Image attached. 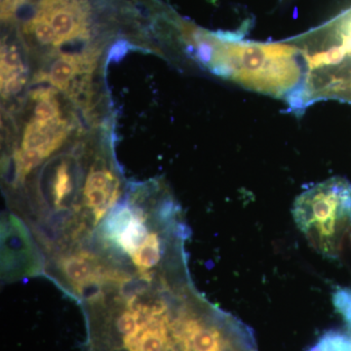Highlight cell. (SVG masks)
<instances>
[{"instance_id": "obj_6", "label": "cell", "mask_w": 351, "mask_h": 351, "mask_svg": "<svg viewBox=\"0 0 351 351\" xmlns=\"http://www.w3.org/2000/svg\"><path fill=\"white\" fill-rule=\"evenodd\" d=\"M308 351H351V332H327Z\"/></svg>"}, {"instance_id": "obj_9", "label": "cell", "mask_w": 351, "mask_h": 351, "mask_svg": "<svg viewBox=\"0 0 351 351\" xmlns=\"http://www.w3.org/2000/svg\"><path fill=\"white\" fill-rule=\"evenodd\" d=\"M334 302L351 332V295H348V293L346 294V293L339 292L335 295Z\"/></svg>"}, {"instance_id": "obj_12", "label": "cell", "mask_w": 351, "mask_h": 351, "mask_svg": "<svg viewBox=\"0 0 351 351\" xmlns=\"http://www.w3.org/2000/svg\"><path fill=\"white\" fill-rule=\"evenodd\" d=\"M55 92L53 90L50 89H40L38 90V91L34 92L32 93V97L34 99H36V101H48L52 100L53 96H54Z\"/></svg>"}, {"instance_id": "obj_8", "label": "cell", "mask_w": 351, "mask_h": 351, "mask_svg": "<svg viewBox=\"0 0 351 351\" xmlns=\"http://www.w3.org/2000/svg\"><path fill=\"white\" fill-rule=\"evenodd\" d=\"M36 117L34 120L38 122H48L59 117L57 101L52 100L38 101L36 108Z\"/></svg>"}, {"instance_id": "obj_10", "label": "cell", "mask_w": 351, "mask_h": 351, "mask_svg": "<svg viewBox=\"0 0 351 351\" xmlns=\"http://www.w3.org/2000/svg\"><path fill=\"white\" fill-rule=\"evenodd\" d=\"M25 76L22 75L21 71H16L15 73H13V75L2 84V87H4V91H5L6 93H17L21 88H22L23 85L25 84Z\"/></svg>"}, {"instance_id": "obj_4", "label": "cell", "mask_w": 351, "mask_h": 351, "mask_svg": "<svg viewBox=\"0 0 351 351\" xmlns=\"http://www.w3.org/2000/svg\"><path fill=\"white\" fill-rule=\"evenodd\" d=\"M38 15L49 21L57 34L55 45L87 34L86 27L73 10L58 4L55 0H41Z\"/></svg>"}, {"instance_id": "obj_7", "label": "cell", "mask_w": 351, "mask_h": 351, "mask_svg": "<svg viewBox=\"0 0 351 351\" xmlns=\"http://www.w3.org/2000/svg\"><path fill=\"white\" fill-rule=\"evenodd\" d=\"M32 29L36 34V38L41 43L49 44L56 43L57 34L52 25L45 17L40 15H36V18L31 22Z\"/></svg>"}, {"instance_id": "obj_3", "label": "cell", "mask_w": 351, "mask_h": 351, "mask_svg": "<svg viewBox=\"0 0 351 351\" xmlns=\"http://www.w3.org/2000/svg\"><path fill=\"white\" fill-rule=\"evenodd\" d=\"M323 73L326 98L351 104V47L330 51Z\"/></svg>"}, {"instance_id": "obj_11", "label": "cell", "mask_w": 351, "mask_h": 351, "mask_svg": "<svg viewBox=\"0 0 351 351\" xmlns=\"http://www.w3.org/2000/svg\"><path fill=\"white\" fill-rule=\"evenodd\" d=\"M25 2V0H1V19L8 20L12 18L14 13Z\"/></svg>"}, {"instance_id": "obj_1", "label": "cell", "mask_w": 351, "mask_h": 351, "mask_svg": "<svg viewBox=\"0 0 351 351\" xmlns=\"http://www.w3.org/2000/svg\"><path fill=\"white\" fill-rule=\"evenodd\" d=\"M221 41L210 44L205 63H212L217 75L232 78L249 89L271 96L292 93L302 80L298 63V51L284 44L234 43L223 34H217Z\"/></svg>"}, {"instance_id": "obj_5", "label": "cell", "mask_w": 351, "mask_h": 351, "mask_svg": "<svg viewBox=\"0 0 351 351\" xmlns=\"http://www.w3.org/2000/svg\"><path fill=\"white\" fill-rule=\"evenodd\" d=\"M76 73H78L77 60L66 55L53 64L49 76L50 82L59 89H66Z\"/></svg>"}, {"instance_id": "obj_2", "label": "cell", "mask_w": 351, "mask_h": 351, "mask_svg": "<svg viewBox=\"0 0 351 351\" xmlns=\"http://www.w3.org/2000/svg\"><path fill=\"white\" fill-rule=\"evenodd\" d=\"M293 217L318 253L339 258L351 245V182L335 177L307 189L295 198Z\"/></svg>"}]
</instances>
